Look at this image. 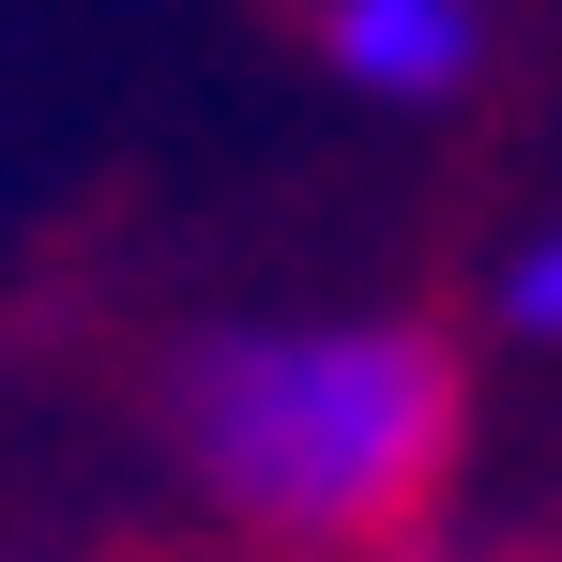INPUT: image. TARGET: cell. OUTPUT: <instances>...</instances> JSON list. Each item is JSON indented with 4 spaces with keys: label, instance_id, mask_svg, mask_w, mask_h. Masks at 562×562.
<instances>
[{
    "label": "cell",
    "instance_id": "3",
    "mask_svg": "<svg viewBox=\"0 0 562 562\" xmlns=\"http://www.w3.org/2000/svg\"><path fill=\"white\" fill-rule=\"evenodd\" d=\"M502 304H517V335H562V228L517 259V289H502Z\"/></svg>",
    "mask_w": 562,
    "mask_h": 562
},
{
    "label": "cell",
    "instance_id": "1",
    "mask_svg": "<svg viewBox=\"0 0 562 562\" xmlns=\"http://www.w3.org/2000/svg\"><path fill=\"white\" fill-rule=\"evenodd\" d=\"M183 441H198V471L244 517L350 532L441 441V350L426 335H380V319H335V335H213L183 366Z\"/></svg>",
    "mask_w": 562,
    "mask_h": 562
},
{
    "label": "cell",
    "instance_id": "2",
    "mask_svg": "<svg viewBox=\"0 0 562 562\" xmlns=\"http://www.w3.org/2000/svg\"><path fill=\"white\" fill-rule=\"evenodd\" d=\"M319 46L350 92H457L471 77V0H319Z\"/></svg>",
    "mask_w": 562,
    "mask_h": 562
}]
</instances>
